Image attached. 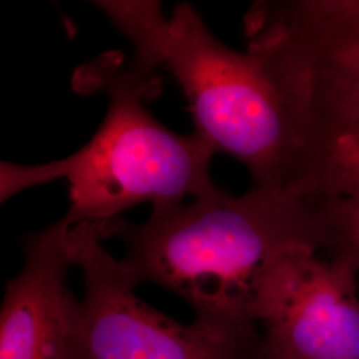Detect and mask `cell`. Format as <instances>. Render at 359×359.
<instances>
[{
  "mask_svg": "<svg viewBox=\"0 0 359 359\" xmlns=\"http://www.w3.org/2000/svg\"><path fill=\"white\" fill-rule=\"evenodd\" d=\"M71 228L63 217L23 240L1 302L0 359H84L80 301L67 285Z\"/></svg>",
  "mask_w": 359,
  "mask_h": 359,
  "instance_id": "obj_6",
  "label": "cell"
},
{
  "mask_svg": "<svg viewBox=\"0 0 359 359\" xmlns=\"http://www.w3.org/2000/svg\"><path fill=\"white\" fill-rule=\"evenodd\" d=\"M244 26L246 50L271 65L359 84V0L256 1Z\"/></svg>",
  "mask_w": 359,
  "mask_h": 359,
  "instance_id": "obj_7",
  "label": "cell"
},
{
  "mask_svg": "<svg viewBox=\"0 0 359 359\" xmlns=\"http://www.w3.org/2000/svg\"><path fill=\"white\" fill-rule=\"evenodd\" d=\"M156 65L132 57L117 68H93L109 107L90 142L65 158L71 226H104L129 208L149 203L163 209L213 192L216 151L196 130L179 135L145 107L154 95Z\"/></svg>",
  "mask_w": 359,
  "mask_h": 359,
  "instance_id": "obj_3",
  "label": "cell"
},
{
  "mask_svg": "<svg viewBox=\"0 0 359 359\" xmlns=\"http://www.w3.org/2000/svg\"><path fill=\"white\" fill-rule=\"evenodd\" d=\"M65 158L41 165H20L1 163V203L27 188L56 179H65Z\"/></svg>",
  "mask_w": 359,
  "mask_h": 359,
  "instance_id": "obj_10",
  "label": "cell"
},
{
  "mask_svg": "<svg viewBox=\"0 0 359 359\" xmlns=\"http://www.w3.org/2000/svg\"><path fill=\"white\" fill-rule=\"evenodd\" d=\"M255 359H270L268 358V357H265V355H262L261 353H259V350L257 351L256 357H255Z\"/></svg>",
  "mask_w": 359,
  "mask_h": 359,
  "instance_id": "obj_11",
  "label": "cell"
},
{
  "mask_svg": "<svg viewBox=\"0 0 359 359\" xmlns=\"http://www.w3.org/2000/svg\"><path fill=\"white\" fill-rule=\"evenodd\" d=\"M320 213L323 249L359 276V192L344 198L313 201Z\"/></svg>",
  "mask_w": 359,
  "mask_h": 359,
  "instance_id": "obj_9",
  "label": "cell"
},
{
  "mask_svg": "<svg viewBox=\"0 0 359 359\" xmlns=\"http://www.w3.org/2000/svg\"><path fill=\"white\" fill-rule=\"evenodd\" d=\"M74 265L84 281L80 329L84 359H255L256 323L196 318L182 325L136 294L139 283L104 246L96 225L71 228Z\"/></svg>",
  "mask_w": 359,
  "mask_h": 359,
  "instance_id": "obj_4",
  "label": "cell"
},
{
  "mask_svg": "<svg viewBox=\"0 0 359 359\" xmlns=\"http://www.w3.org/2000/svg\"><path fill=\"white\" fill-rule=\"evenodd\" d=\"M97 228L104 240L123 241L137 283L165 287L212 321L256 323L253 305L271 268L295 250L323 249L313 201L258 187L241 196L216 188L154 209L142 225L115 218Z\"/></svg>",
  "mask_w": 359,
  "mask_h": 359,
  "instance_id": "obj_1",
  "label": "cell"
},
{
  "mask_svg": "<svg viewBox=\"0 0 359 359\" xmlns=\"http://www.w3.org/2000/svg\"><path fill=\"white\" fill-rule=\"evenodd\" d=\"M268 65L287 90L301 121L302 147L290 194L327 201L358 193L359 84Z\"/></svg>",
  "mask_w": 359,
  "mask_h": 359,
  "instance_id": "obj_8",
  "label": "cell"
},
{
  "mask_svg": "<svg viewBox=\"0 0 359 359\" xmlns=\"http://www.w3.org/2000/svg\"><path fill=\"white\" fill-rule=\"evenodd\" d=\"M118 28L135 51L176 77L196 132L216 154L243 163L258 188L290 194L302 147L301 121L262 57L224 44L191 3L177 4L169 18L157 1L137 3L121 15Z\"/></svg>",
  "mask_w": 359,
  "mask_h": 359,
  "instance_id": "obj_2",
  "label": "cell"
},
{
  "mask_svg": "<svg viewBox=\"0 0 359 359\" xmlns=\"http://www.w3.org/2000/svg\"><path fill=\"white\" fill-rule=\"evenodd\" d=\"M358 273L299 249L268 273L253 305L259 353L270 359H359Z\"/></svg>",
  "mask_w": 359,
  "mask_h": 359,
  "instance_id": "obj_5",
  "label": "cell"
}]
</instances>
